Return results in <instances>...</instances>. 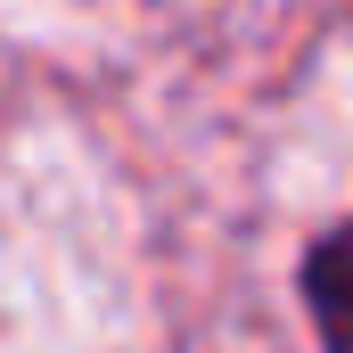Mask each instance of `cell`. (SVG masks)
Here are the masks:
<instances>
[{"label": "cell", "mask_w": 353, "mask_h": 353, "mask_svg": "<svg viewBox=\"0 0 353 353\" xmlns=\"http://www.w3.org/2000/svg\"><path fill=\"white\" fill-rule=\"evenodd\" d=\"M304 304H312L321 353H353V222H337L304 255Z\"/></svg>", "instance_id": "1"}]
</instances>
